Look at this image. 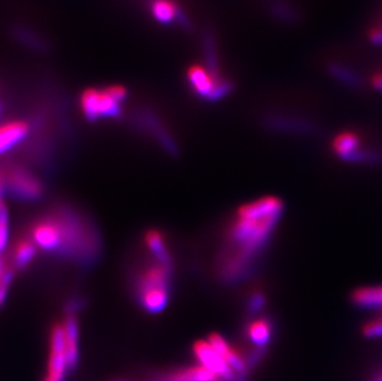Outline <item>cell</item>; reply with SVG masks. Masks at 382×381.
Here are the masks:
<instances>
[{"mask_svg":"<svg viewBox=\"0 0 382 381\" xmlns=\"http://www.w3.org/2000/svg\"><path fill=\"white\" fill-rule=\"evenodd\" d=\"M29 134V125L25 122H11L0 125V155L16 148Z\"/></svg>","mask_w":382,"mask_h":381,"instance_id":"30bf717a","label":"cell"},{"mask_svg":"<svg viewBox=\"0 0 382 381\" xmlns=\"http://www.w3.org/2000/svg\"><path fill=\"white\" fill-rule=\"evenodd\" d=\"M375 381H382V370L377 374L376 377H375Z\"/></svg>","mask_w":382,"mask_h":381,"instance_id":"4dcf8cb0","label":"cell"},{"mask_svg":"<svg viewBox=\"0 0 382 381\" xmlns=\"http://www.w3.org/2000/svg\"><path fill=\"white\" fill-rule=\"evenodd\" d=\"M362 333L367 338H378V337H382V320H375V322H371V323H367L362 328Z\"/></svg>","mask_w":382,"mask_h":381,"instance_id":"d4e9b609","label":"cell"},{"mask_svg":"<svg viewBox=\"0 0 382 381\" xmlns=\"http://www.w3.org/2000/svg\"><path fill=\"white\" fill-rule=\"evenodd\" d=\"M13 279H14V270L9 268V266H6V271H4V274L0 279V306L6 302L8 291H9Z\"/></svg>","mask_w":382,"mask_h":381,"instance_id":"603a6c76","label":"cell"},{"mask_svg":"<svg viewBox=\"0 0 382 381\" xmlns=\"http://www.w3.org/2000/svg\"><path fill=\"white\" fill-rule=\"evenodd\" d=\"M168 381H221V377L203 366H193L186 370L177 371Z\"/></svg>","mask_w":382,"mask_h":381,"instance_id":"d6986e66","label":"cell"},{"mask_svg":"<svg viewBox=\"0 0 382 381\" xmlns=\"http://www.w3.org/2000/svg\"><path fill=\"white\" fill-rule=\"evenodd\" d=\"M121 102L113 97L108 88H90L81 96V109L85 117L94 122L101 118H116L121 115Z\"/></svg>","mask_w":382,"mask_h":381,"instance_id":"3957f363","label":"cell"},{"mask_svg":"<svg viewBox=\"0 0 382 381\" xmlns=\"http://www.w3.org/2000/svg\"><path fill=\"white\" fill-rule=\"evenodd\" d=\"M6 189V173H0V204L3 202V196Z\"/></svg>","mask_w":382,"mask_h":381,"instance_id":"f1b7e54d","label":"cell"},{"mask_svg":"<svg viewBox=\"0 0 382 381\" xmlns=\"http://www.w3.org/2000/svg\"><path fill=\"white\" fill-rule=\"evenodd\" d=\"M280 216L281 214L264 219L238 218L237 223L233 225L230 238L233 243H235L240 248V253L233 259L230 269L232 274L247 265V261H250L257 251L266 244L270 234L276 227Z\"/></svg>","mask_w":382,"mask_h":381,"instance_id":"6da1fadb","label":"cell"},{"mask_svg":"<svg viewBox=\"0 0 382 381\" xmlns=\"http://www.w3.org/2000/svg\"><path fill=\"white\" fill-rule=\"evenodd\" d=\"M267 11L273 20L281 24H297L301 19V13L287 0H270L267 4Z\"/></svg>","mask_w":382,"mask_h":381,"instance_id":"5bb4252c","label":"cell"},{"mask_svg":"<svg viewBox=\"0 0 382 381\" xmlns=\"http://www.w3.org/2000/svg\"><path fill=\"white\" fill-rule=\"evenodd\" d=\"M37 254V246L32 240L24 239L18 242L11 255L14 269L23 270L29 266L31 261L35 259Z\"/></svg>","mask_w":382,"mask_h":381,"instance_id":"e0dca14e","label":"cell"},{"mask_svg":"<svg viewBox=\"0 0 382 381\" xmlns=\"http://www.w3.org/2000/svg\"><path fill=\"white\" fill-rule=\"evenodd\" d=\"M63 330H65L66 339V356H67V363L70 369H75L78 364V320L75 316L70 315L66 317L63 322Z\"/></svg>","mask_w":382,"mask_h":381,"instance_id":"8fae6325","label":"cell"},{"mask_svg":"<svg viewBox=\"0 0 382 381\" xmlns=\"http://www.w3.org/2000/svg\"><path fill=\"white\" fill-rule=\"evenodd\" d=\"M333 148H334V151L344 160L350 154L359 150L360 139L354 132H342L334 139Z\"/></svg>","mask_w":382,"mask_h":381,"instance_id":"ffe728a7","label":"cell"},{"mask_svg":"<svg viewBox=\"0 0 382 381\" xmlns=\"http://www.w3.org/2000/svg\"><path fill=\"white\" fill-rule=\"evenodd\" d=\"M262 124L276 132H313L316 130V125L312 122H308L302 118L290 117L282 114H266L262 119Z\"/></svg>","mask_w":382,"mask_h":381,"instance_id":"ba28073f","label":"cell"},{"mask_svg":"<svg viewBox=\"0 0 382 381\" xmlns=\"http://www.w3.org/2000/svg\"><path fill=\"white\" fill-rule=\"evenodd\" d=\"M265 304H266L265 296L260 294V292L254 294V295L250 297V300H249V307H247L249 313H250V315H255V313H257L259 311L264 308Z\"/></svg>","mask_w":382,"mask_h":381,"instance_id":"cb8c5ba5","label":"cell"},{"mask_svg":"<svg viewBox=\"0 0 382 381\" xmlns=\"http://www.w3.org/2000/svg\"><path fill=\"white\" fill-rule=\"evenodd\" d=\"M145 243L154 256L156 258L159 264L171 269V256L165 244V238L159 230H149L145 235Z\"/></svg>","mask_w":382,"mask_h":381,"instance_id":"9a60e30c","label":"cell"},{"mask_svg":"<svg viewBox=\"0 0 382 381\" xmlns=\"http://www.w3.org/2000/svg\"><path fill=\"white\" fill-rule=\"evenodd\" d=\"M271 323L269 320H257L249 325L247 336L257 346H265L271 338Z\"/></svg>","mask_w":382,"mask_h":381,"instance_id":"44dd1931","label":"cell"},{"mask_svg":"<svg viewBox=\"0 0 382 381\" xmlns=\"http://www.w3.org/2000/svg\"><path fill=\"white\" fill-rule=\"evenodd\" d=\"M266 354V348L265 346H259L257 349L250 353V356H247V364L250 368L257 366V363L261 361L262 358Z\"/></svg>","mask_w":382,"mask_h":381,"instance_id":"484cf974","label":"cell"},{"mask_svg":"<svg viewBox=\"0 0 382 381\" xmlns=\"http://www.w3.org/2000/svg\"><path fill=\"white\" fill-rule=\"evenodd\" d=\"M369 40L372 45H382V26H375L369 32Z\"/></svg>","mask_w":382,"mask_h":381,"instance_id":"4316f807","label":"cell"},{"mask_svg":"<svg viewBox=\"0 0 382 381\" xmlns=\"http://www.w3.org/2000/svg\"><path fill=\"white\" fill-rule=\"evenodd\" d=\"M151 13L161 24H171L182 18L181 11L173 0H152Z\"/></svg>","mask_w":382,"mask_h":381,"instance_id":"2e32d148","label":"cell"},{"mask_svg":"<svg viewBox=\"0 0 382 381\" xmlns=\"http://www.w3.org/2000/svg\"><path fill=\"white\" fill-rule=\"evenodd\" d=\"M31 237L34 244L45 251H57L65 244L63 228L57 222L44 220L36 223Z\"/></svg>","mask_w":382,"mask_h":381,"instance_id":"52a82bcc","label":"cell"},{"mask_svg":"<svg viewBox=\"0 0 382 381\" xmlns=\"http://www.w3.org/2000/svg\"><path fill=\"white\" fill-rule=\"evenodd\" d=\"M141 305L151 313H159L166 308L168 302L167 287H145L139 290Z\"/></svg>","mask_w":382,"mask_h":381,"instance_id":"7c38bea8","label":"cell"},{"mask_svg":"<svg viewBox=\"0 0 382 381\" xmlns=\"http://www.w3.org/2000/svg\"><path fill=\"white\" fill-rule=\"evenodd\" d=\"M6 188L18 199L35 201L44 192L42 185L37 178L23 168H16L6 173Z\"/></svg>","mask_w":382,"mask_h":381,"instance_id":"5b68a950","label":"cell"},{"mask_svg":"<svg viewBox=\"0 0 382 381\" xmlns=\"http://www.w3.org/2000/svg\"><path fill=\"white\" fill-rule=\"evenodd\" d=\"M327 73L334 81L350 88H360L364 85V80L359 72L355 71L352 67L343 65L340 62L328 63Z\"/></svg>","mask_w":382,"mask_h":381,"instance_id":"4fadbf2b","label":"cell"},{"mask_svg":"<svg viewBox=\"0 0 382 381\" xmlns=\"http://www.w3.org/2000/svg\"><path fill=\"white\" fill-rule=\"evenodd\" d=\"M283 211V204L281 199L276 197H264L257 199L252 204L242 206L238 212V218L240 219H264L281 214Z\"/></svg>","mask_w":382,"mask_h":381,"instance_id":"9c48e42d","label":"cell"},{"mask_svg":"<svg viewBox=\"0 0 382 381\" xmlns=\"http://www.w3.org/2000/svg\"><path fill=\"white\" fill-rule=\"evenodd\" d=\"M193 353L201 363V366L214 373L216 376H219L221 380H237V373L228 366L226 359L221 354H218L208 342H196L193 346Z\"/></svg>","mask_w":382,"mask_h":381,"instance_id":"8992f818","label":"cell"},{"mask_svg":"<svg viewBox=\"0 0 382 381\" xmlns=\"http://www.w3.org/2000/svg\"><path fill=\"white\" fill-rule=\"evenodd\" d=\"M187 78L193 91L199 97L204 98L209 102H216L221 98L226 97L234 89V82L229 78L216 80L206 67L193 65L188 68Z\"/></svg>","mask_w":382,"mask_h":381,"instance_id":"7a4b0ae2","label":"cell"},{"mask_svg":"<svg viewBox=\"0 0 382 381\" xmlns=\"http://www.w3.org/2000/svg\"><path fill=\"white\" fill-rule=\"evenodd\" d=\"M352 301L362 308L382 307V287H362L352 292Z\"/></svg>","mask_w":382,"mask_h":381,"instance_id":"ac0fdd59","label":"cell"},{"mask_svg":"<svg viewBox=\"0 0 382 381\" xmlns=\"http://www.w3.org/2000/svg\"><path fill=\"white\" fill-rule=\"evenodd\" d=\"M68 363L66 356V339L63 325H55L51 330L50 358L49 373L45 381H65L68 370Z\"/></svg>","mask_w":382,"mask_h":381,"instance_id":"277c9868","label":"cell"},{"mask_svg":"<svg viewBox=\"0 0 382 381\" xmlns=\"http://www.w3.org/2000/svg\"><path fill=\"white\" fill-rule=\"evenodd\" d=\"M207 342H208V343L211 344V348H213L218 354H221L223 358H226V356H228V353L232 351V348L226 343V339H224L221 335H218V333H211Z\"/></svg>","mask_w":382,"mask_h":381,"instance_id":"7402d4cb","label":"cell"},{"mask_svg":"<svg viewBox=\"0 0 382 381\" xmlns=\"http://www.w3.org/2000/svg\"><path fill=\"white\" fill-rule=\"evenodd\" d=\"M371 85L377 91L382 92V72L375 73L371 78Z\"/></svg>","mask_w":382,"mask_h":381,"instance_id":"83f0119b","label":"cell"},{"mask_svg":"<svg viewBox=\"0 0 382 381\" xmlns=\"http://www.w3.org/2000/svg\"><path fill=\"white\" fill-rule=\"evenodd\" d=\"M6 266H8V265H6V260H4V258H1V256H0V279H1V276H3V274H4Z\"/></svg>","mask_w":382,"mask_h":381,"instance_id":"f546056e","label":"cell"}]
</instances>
